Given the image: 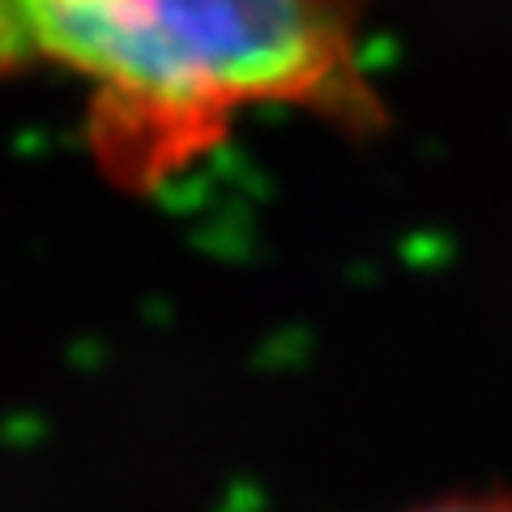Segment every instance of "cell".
<instances>
[{"instance_id":"cell-1","label":"cell","mask_w":512,"mask_h":512,"mask_svg":"<svg viewBox=\"0 0 512 512\" xmlns=\"http://www.w3.org/2000/svg\"><path fill=\"white\" fill-rule=\"evenodd\" d=\"M82 90L99 175L150 197L269 111L367 137L384 120L355 0H0V86Z\"/></svg>"},{"instance_id":"cell-2","label":"cell","mask_w":512,"mask_h":512,"mask_svg":"<svg viewBox=\"0 0 512 512\" xmlns=\"http://www.w3.org/2000/svg\"><path fill=\"white\" fill-rule=\"evenodd\" d=\"M414 512H512V491H466L444 495L436 504H423Z\"/></svg>"}]
</instances>
